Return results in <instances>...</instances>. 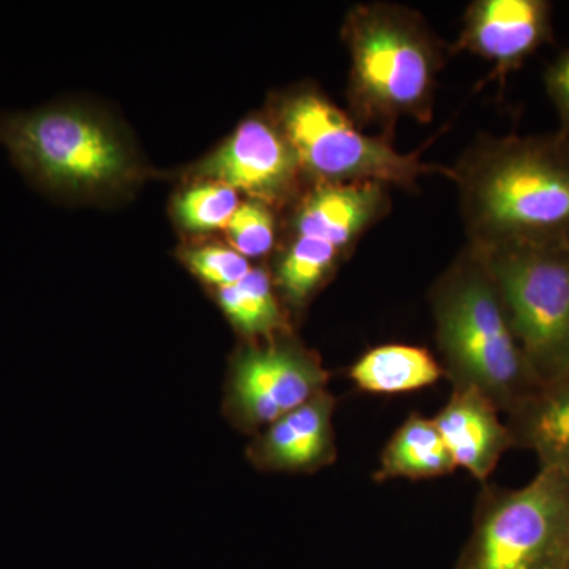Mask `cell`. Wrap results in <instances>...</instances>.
<instances>
[{"instance_id": "cell-5", "label": "cell", "mask_w": 569, "mask_h": 569, "mask_svg": "<svg viewBox=\"0 0 569 569\" xmlns=\"http://www.w3.org/2000/svg\"><path fill=\"white\" fill-rule=\"evenodd\" d=\"M568 557L569 477L538 470L522 488L482 485L455 569H565Z\"/></svg>"}, {"instance_id": "cell-11", "label": "cell", "mask_w": 569, "mask_h": 569, "mask_svg": "<svg viewBox=\"0 0 569 569\" xmlns=\"http://www.w3.org/2000/svg\"><path fill=\"white\" fill-rule=\"evenodd\" d=\"M336 406L332 392L321 391L253 436L247 460L266 473L313 475L332 466Z\"/></svg>"}, {"instance_id": "cell-4", "label": "cell", "mask_w": 569, "mask_h": 569, "mask_svg": "<svg viewBox=\"0 0 569 569\" xmlns=\"http://www.w3.org/2000/svg\"><path fill=\"white\" fill-rule=\"evenodd\" d=\"M274 122L298 157L302 174L320 183L377 182L417 189L419 179L451 170L422 162L421 151H397L392 138L369 134L317 89H296L276 104Z\"/></svg>"}, {"instance_id": "cell-9", "label": "cell", "mask_w": 569, "mask_h": 569, "mask_svg": "<svg viewBox=\"0 0 569 569\" xmlns=\"http://www.w3.org/2000/svg\"><path fill=\"white\" fill-rule=\"evenodd\" d=\"M194 174L242 190L252 200L280 203L295 192L302 174L298 157L274 122L253 116L239 123Z\"/></svg>"}, {"instance_id": "cell-3", "label": "cell", "mask_w": 569, "mask_h": 569, "mask_svg": "<svg viewBox=\"0 0 569 569\" xmlns=\"http://www.w3.org/2000/svg\"><path fill=\"white\" fill-rule=\"evenodd\" d=\"M342 32L350 54L348 114L362 129L378 127L392 138L400 119L432 121L448 52L418 11L397 3H359L348 11Z\"/></svg>"}, {"instance_id": "cell-21", "label": "cell", "mask_w": 569, "mask_h": 569, "mask_svg": "<svg viewBox=\"0 0 569 569\" xmlns=\"http://www.w3.org/2000/svg\"><path fill=\"white\" fill-rule=\"evenodd\" d=\"M182 260L201 282L212 284L216 290L239 282L252 269L249 260L241 253L220 246L186 249Z\"/></svg>"}, {"instance_id": "cell-12", "label": "cell", "mask_w": 569, "mask_h": 569, "mask_svg": "<svg viewBox=\"0 0 569 569\" xmlns=\"http://www.w3.org/2000/svg\"><path fill=\"white\" fill-rule=\"evenodd\" d=\"M433 422L456 468H462L482 485L509 449L515 448L501 411L477 389L452 388Z\"/></svg>"}, {"instance_id": "cell-17", "label": "cell", "mask_w": 569, "mask_h": 569, "mask_svg": "<svg viewBox=\"0 0 569 569\" xmlns=\"http://www.w3.org/2000/svg\"><path fill=\"white\" fill-rule=\"evenodd\" d=\"M216 299L224 317L246 342L271 339L291 331L272 276L264 268H252L244 279L219 288Z\"/></svg>"}, {"instance_id": "cell-23", "label": "cell", "mask_w": 569, "mask_h": 569, "mask_svg": "<svg viewBox=\"0 0 569 569\" xmlns=\"http://www.w3.org/2000/svg\"><path fill=\"white\" fill-rule=\"evenodd\" d=\"M565 569H569V557H568V561H567V567H565Z\"/></svg>"}, {"instance_id": "cell-8", "label": "cell", "mask_w": 569, "mask_h": 569, "mask_svg": "<svg viewBox=\"0 0 569 569\" xmlns=\"http://www.w3.org/2000/svg\"><path fill=\"white\" fill-rule=\"evenodd\" d=\"M329 378L320 355L307 348L293 331L244 342L228 366L223 417L239 432L257 436L326 391Z\"/></svg>"}, {"instance_id": "cell-18", "label": "cell", "mask_w": 569, "mask_h": 569, "mask_svg": "<svg viewBox=\"0 0 569 569\" xmlns=\"http://www.w3.org/2000/svg\"><path fill=\"white\" fill-rule=\"evenodd\" d=\"M347 254L312 236L295 234L276 264L272 282L280 301L295 309L309 305Z\"/></svg>"}, {"instance_id": "cell-14", "label": "cell", "mask_w": 569, "mask_h": 569, "mask_svg": "<svg viewBox=\"0 0 569 569\" xmlns=\"http://www.w3.org/2000/svg\"><path fill=\"white\" fill-rule=\"evenodd\" d=\"M515 448L537 456L539 470H553L569 477V373L542 385L508 415Z\"/></svg>"}, {"instance_id": "cell-7", "label": "cell", "mask_w": 569, "mask_h": 569, "mask_svg": "<svg viewBox=\"0 0 569 569\" xmlns=\"http://www.w3.org/2000/svg\"><path fill=\"white\" fill-rule=\"evenodd\" d=\"M478 252L488 264L512 331L539 383L568 376L569 247Z\"/></svg>"}, {"instance_id": "cell-2", "label": "cell", "mask_w": 569, "mask_h": 569, "mask_svg": "<svg viewBox=\"0 0 569 569\" xmlns=\"http://www.w3.org/2000/svg\"><path fill=\"white\" fill-rule=\"evenodd\" d=\"M429 302L438 361L452 388L477 389L508 417L542 387L478 250L468 246L441 272Z\"/></svg>"}, {"instance_id": "cell-20", "label": "cell", "mask_w": 569, "mask_h": 569, "mask_svg": "<svg viewBox=\"0 0 569 569\" xmlns=\"http://www.w3.org/2000/svg\"><path fill=\"white\" fill-rule=\"evenodd\" d=\"M227 233L236 252L247 260L264 257L276 242L274 213L263 201H244L228 222Z\"/></svg>"}, {"instance_id": "cell-10", "label": "cell", "mask_w": 569, "mask_h": 569, "mask_svg": "<svg viewBox=\"0 0 569 569\" xmlns=\"http://www.w3.org/2000/svg\"><path fill=\"white\" fill-rule=\"evenodd\" d=\"M552 3L548 0H477L463 17L462 31L451 47L492 63V78L505 84L545 44L552 41Z\"/></svg>"}, {"instance_id": "cell-15", "label": "cell", "mask_w": 569, "mask_h": 569, "mask_svg": "<svg viewBox=\"0 0 569 569\" xmlns=\"http://www.w3.org/2000/svg\"><path fill=\"white\" fill-rule=\"evenodd\" d=\"M348 378L367 395L395 396L421 391L445 378L443 367L426 347L387 343L356 359Z\"/></svg>"}, {"instance_id": "cell-22", "label": "cell", "mask_w": 569, "mask_h": 569, "mask_svg": "<svg viewBox=\"0 0 569 569\" xmlns=\"http://www.w3.org/2000/svg\"><path fill=\"white\" fill-rule=\"evenodd\" d=\"M545 86L559 114L560 132L569 138V44L546 69Z\"/></svg>"}, {"instance_id": "cell-19", "label": "cell", "mask_w": 569, "mask_h": 569, "mask_svg": "<svg viewBox=\"0 0 569 569\" xmlns=\"http://www.w3.org/2000/svg\"><path fill=\"white\" fill-rule=\"evenodd\" d=\"M239 204L238 190L227 183L209 181L183 190L176 198L174 213L187 230L209 231L227 228Z\"/></svg>"}, {"instance_id": "cell-16", "label": "cell", "mask_w": 569, "mask_h": 569, "mask_svg": "<svg viewBox=\"0 0 569 569\" xmlns=\"http://www.w3.org/2000/svg\"><path fill=\"white\" fill-rule=\"evenodd\" d=\"M455 470L458 468L438 432L433 418L413 411L397 427L396 432L381 449L372 478L376 482L392 479L421 481L448 477Z\"/></svg>"}, {"instance_id": "cell-13", "label": "cell", "mask_w": 569, "mask_h": 569, "mask_svg": "<svg viewBox=\"0 0 569 569\" xmlns=\"http://www.w3.org/2000/svg\"><path fill=\"white\" fill-rule=\"evenodd\" d=\"M389 209V187L383 183H320L299 204L295 234L312 236L348 254Z\"/></svg>"}, {"instance_id": "cell-6", "label": "cell", "mask_w": 569, "mask_h": 569, "mask_svg": "<svg viewBox=\"0 0 569 569\" xmlns=\"http://www.w3.org/2000/svg\"><path fill=\"white\" fill-rule=\"evenodd\" d=\"M0 144L22 173L52 192L102 189L137 171L118 133L80 108L63 104L2 116Z\"/></svg>"}, {"instance_id": "cell-1", "label": "cell", "mask_w": 569, "mask_h": 569, "mask_svg": "<svg viewBox=\"0 0 569 569\" xmlns=\"http://www.w3.org/2000/svg\"><path fill=\"white\" fill-rule=\"evenodd\" d=\"M449 178L473 249L569 247V138L560 130L482 134Z\"/></svg>"}]
</instances>
